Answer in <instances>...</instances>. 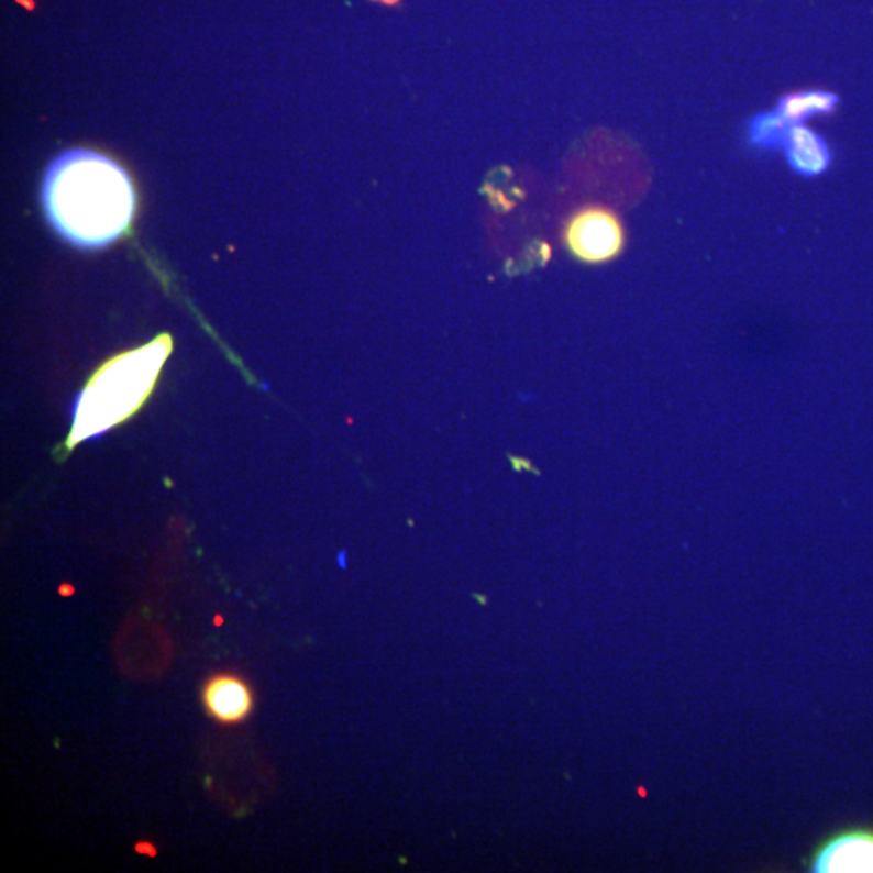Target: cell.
<instances>
[{"label":"cell","instance_id":"6da1fadb","mask_svg":"<svg viewBox=\"0 0 873 873\" xmlns=\"http://www.w3.org/2000/svg\"><path fill=\"white\" fill-rule=\"evenodd\" d=\"M43 206L51 225L75 246L96 250L119 240L135 214L132 180L119 164L75 150L47 168Z\"/></svg>","mask_w":873,"mask_h":873},{"label":"cell","instance_id":"7a4b0ae2","mask_svg":"<svg viewBox=\"0 0 873 873\" xmlns=\"http://www.w3.org/2000/svg\"><path fill=\"white\" fill-rule=\"evenodd\" d=\"M170 352V336L161 335L150 345L113 357L101 367L75 408L68 446L104 434L132 416L153 390Z\"/></svg>","mask_w":873,"mask_h":873},{"label":"cell","instance_id":"3957f363","mask_svg":"<svg viewBox=\"0 0 873 873\" xmlns=\"http://www.w3.org/2000/svg\"><path fill=\"white\" fill-rule=\"evenodd\" d=\"M563 240L572 256L581 263L604 264L620 256L627 232L611 209L586 206L568 219Z\"/></svg>","mask_w":873,"mask_h":873},{"label":"cell","instance_id":"277c9868","mask_svg":"<svg viewBox=\"0 0 873 873\" xmlns=\"http://www.w3.org/2000/svg\"><path fill=\"white\" fill-rule=\"evenodd\" d=\"M814 873H873V830L855 828L827 838L814 849Z\"/></svg>","mask_w":873,"mask_h":873},{"label":"cell","instance_id":"5b68a950","mask_svg":"<svg viewBox=\"0 0 873 873\" xmlns=\"http://www.w3.org/2000/svg\"><path fill=\"white\" fill-rule=\"evenodd\" d=\"M202 706L216 721L236 725L246 720L254 707V696L240 676L216 675L202 687Z\"/></svg>","mask_w":873,"mask_h":873},{"label":"cell","instance_id":"8992f818","mask_svg":"<svg viewBox=\"0 0 873 873\" xmlns=\"http://www.w3.org/2000/svg\"><path fill=\"white\" fill-rule=\"evenodd\" d=\"M783 150L786 163L803 177H817L830 167L831 153L828 144L807 126H793Z\"/></svg>","mask_w":873,"mask_h":873},{"label":"cell","instance_id":"52a82bcc","mask_svg":"<svg viewBox=\"0 0 873 873\" xmlns=\"http://www.w3.org/2000/svg\"><path fill=\"white\" fill-rule=\"evenodd\" d=\"M838 106V96L827 91H799L783 96L776 104V112L792 123L803 125L804 120L820 113H831Z\"/></svg>","mask_w":873,"mask_h":873},{"label":"cell","instance_id":"ba28073f","mask_svg":"<svg viewBox=\"0 0 873 873\" xmlns=\"http://www.w3.org/2000/svg\"><path fill=\"white\" fill-rule=\"evenodd\" d=\"M792 129V123L786 122L776 110L759 113L752 119L751 126H749V140L754 146L762 147V150L783 147Z\"/></svg>","mask_w":873,"mask_h":873}]
</instances>
